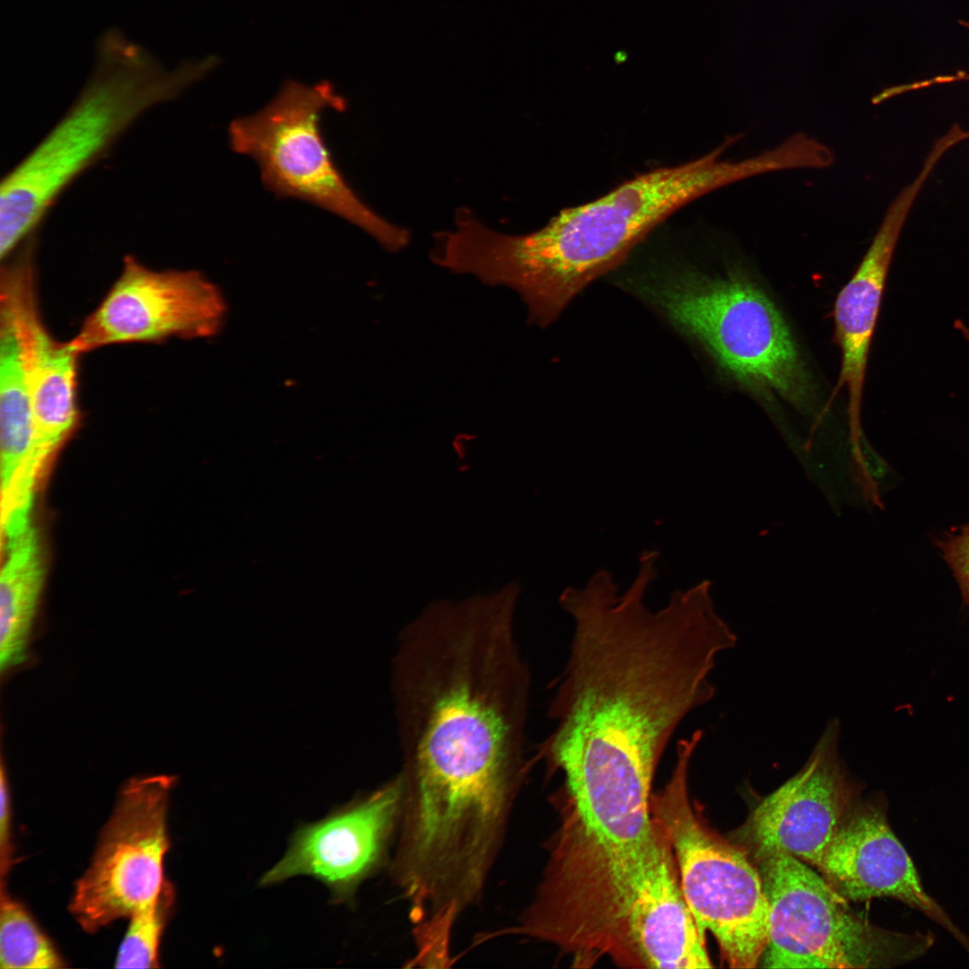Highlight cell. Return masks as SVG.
<instances>
[{"label": "cell", "instance_id": "2", "mask_svg": "<svg viewBox=\"0 0 969 969\" xmlns=\"http://www.w3.org/2000/svg\"><path fill=\"white\" fill-rule=\"evenodd\" d=\"M519 588L431 603L399 633L391 685L406 787L519 793L530 672L514 630Z\"/></svg>", "mask_w": 969, "mask_h": 969}, {"label": "cell", "instance_id": "17", "mask_svg": "<svg viewBox=\"0 0 969 969\" xmlns=\"http://www.w3.org/2000/svg\"><path fill=\"white\" fill-rule=\"evenodd\" d=\"M0 579L1 668L22 662L43 585L44 565L37 531L31 524L5 541Z\"/></svg>", "mask_w": 969, "mask_h": 969}, {"label": "cell", "instance_id": "16", "mask_svg": "<svg viewBox=\"0 0 969 969\" xmlns=\"http://www.w3.org/2000/svg\"><path fill=\"white\" fill-rule=\"evenodd\" d=\"M927 181L923 174L892 201L860 263L839 292L834 307L842 352L838 388H846L851 437L859 436L866 367L886 276L908 214Z\"/></svg>", "mask_w": 969, "mask_h": 969}, {"label": "cell", "instance_id": "22", "mask_svg": "<svg viewBox=\"0 0 969 969\" xmlns=\"http://www.w3.org/2000/svg\"><path fill=\"white\" fill-rule=\"evenodd\" d=\"M11 796L4 767L0 780V857L1 877L7 874L11 862Z\"/></svg>", "mask_w": 969, "mask_h": 969}, {"label": "cell", "instance_id": "8", "mask_svg": "<svg viewBox=\"0 0 969 969\" xmlns=\"http://www.w3.org/2000/svg\"><path fill=\"white\" fill-rule=\"evenodd\" d=\"M345 108L327 81L308 85L288 80L266 107L231 122V147L256 161L264 186L276 196L313 204L364 231L386 250L400 251L409 244L410 231L359 197L321 134L322 113Z\"/></svg>", "mask_w": 969, "mask_h": 969}, {"label": "cell", "instance_id": "10", "mask_svg": "<svg viewBox=\"0 0 969 969\" xmlns=\"http://www.w3.org/2000/svg\"><path fill=\"white\" fill-rule=\"evenodd\" d=\"M175 777L141 776L124 784L92 860L77 880L69 911L87 932L129 918L152 903L164 880L167 815Z\"/></svg>", "mask_w": 969, "mask_h": 969}, {"label": "cell", "instance_id": "18", "mask_svg": "<svg viewBox=\"0 0 969 969\" xmlns=\"http://www.w3.org/2000/svg\"><path fill=\"white\" fill-rule=\"evenodd\" d=\"M1 469L13 475L31 461V395L18 327L9 304L0 299Z\"/></svg>", "mask_w": 969, "mask_h": 969}, {"label": "cell", "instance_id": "1", "mask_svg": "<svg viewBox=\"0 0 969 969\" xmlns=\"http://www.w3.org/2000/svg\"><path fill=\"white\" fill-rule=\"evenodd\" d=\"M654 579L642 568L620 595L599 570L559 600L574 631L549 709L556 726L538 754L564 775L565 817L610 843H636L652 833L657 764L682 720L714 696L716 658L738 641L703 583L674 591L658 611L648 608Z\"/></svg>", "mask_w": 969, "mask_h": 969}, {"label": "cell", "instance_id": "13", "mask_svg": "<svg viewBox=\"0 0 969 969\" xmlns=\"http://www.w3.org/2000/svg\"><path fill=\"white\" fill-rule=\"evenodd\" d=\"M401 796L397 773L369 795L301 826L261 884L310 876L325 884L337 902L349 900L387 861L398 826Z\"/></svg>", "mask_w": 969, "mask_h": 969}, {"label": "cell", "instance_id": "4", "mask_svg": "<svg viewBox=\"0 0 969 969\" xmlns=\"http://www.w3.org/2000/svg\"><path fill=\"white\" fill-rule=\"evenodd\" d=\"M735 139L691 162L633 178L589 203L565 208L527 234L495 231L478 218L461 230V274L505 286L525 302L529 321L546 327L594 279L615 268L657 225L690 202L755 176L751 158L721 160Z\"/></svg>", "mask_w": 969, "mask_h": 969}, {"label": "cell", "instance_id": "20", "mask_svg": "<svg viewBox=\"0 0 969 969\" xmlns=\"http://www.w3.org/2000/svg\"><path fill=\"white\" fill-rule=\"evenodd\" d=\"M172 884L164 880L157 897L129 917V924L115 959L116 968H156L159 947L174 905Z\"/></svg>", "mask_w": 969, "mask_h": 969}, {"label": "cell", "instance_id": "23", "mask_svg": "<svg viewBox=\"0 0 969 969\" xmlns=\"http://www.w3.org/2000/svg\"><path fill=\"white\" fill-rule=\"evenodd\" d=\"M956 327L963 333L964 336L969 340V327L963 322H956Z\"/></svg>", "mask_w": 969, "mask_h": 969}, {"label": "cell", "instance_id": "9", "mask_svg": "<svg viewBox=\"0 0 969 969\" xmlns=\"http://www.w3.org/2000/svg\"><path fill=\"white\" fill-rule=\"evenodd\" d=\"M769 904L767 968H878L911 963L932 947V933H903L869 922L822 875L786 853L757 862Z\"/></svg>", "mask_w": 969, "mask_h": 969}, {"label": "cell", "instance_id": "5", "mask_svg": "<svg viewBox=\"0 0 969 969\" xmlns=\"http://www.w3.org/2000/svg\"><path fill=\"white\" fill-rule=\"evenodd\" d=\"M214 57L172 70L118 29L95 44V64L65 116L2 180L0 256L33 235L65 188L144 113L178 98L217 65Z\"/></svg>", "mask_w": 969, "mask_h": 969}, {"label": "cell", "instance_id": "11", "mask_svg": "<svg viewBox=\"0 0 969 969\" xmlns=\"http://www.w3.org/2000/svg\"><path fill=\"white\" fill-rule=\"evenodd\" d=\"M225 307L200 272L154 270L127 255L118 277L67 342L78 355L111 345L200 338L216 333Z\"/></svg>", "mask_w": 969, "mask_h": 969}, {"label": "cell", "instance_id": "7", "mask_svg": "<svg viewBox=\"0 0 969 969\" xmlns=\"http://www.w3.org/2000/svg\"><path fill=\"white\" fill-rule=\"evenodd\" d=\"M699 743L697 735L677 742L672 775L651 796V815L670 843L701 935H713L729 967L755 968L767 943L769 904L759 869L746 851L711 831L690 801L687 772Z\"/></svg>", "mask_w": 969, "mask_h": 969}, {"label": "cell", "instance_id": "19", "mask_svg": "<svg viewBox=\"0 0 969 969\" xmlns=\"http://www.w3.org/2000/svg\"><path fill=\"white\" fill-rule=\"evenodd\" d=\"M65 966L60 953L23 904L1 888L0 967L56 969Z\"/></svg>", "mask_w": 969, "mask_h": 969}, {"label": "cell", "instance_id": "3", "mask_svg": "<svg viewBox=\"0 0 969 969\" xmlns=\"http://www.w3.org/2000/svg\"><path fill=\"white\" fill-rule=\"evenodd\" d=\"M502 932L554 944L581 965L711 967L657 823L644 841L615 844L563 822L534 899Z\"/></svg>", "mask_w": 969, "mask_h": 969}, {"label": "cell", "instance_id": "21", "mask_svg": "<svg viewBox=\"0 0 969 969\" xmlns=\"http://www.w3.org/2000/svg\"><path fill=\"white\" fill-rule=\"evenodd\" d=\"M934 543L956 581L963 603L969 607V523L943 533Z\"/></svg>", "mask_w": 969, "mask_h": 969}, {"label": "cell", "instance_id": "14", "mask_svg": "<svg viewBox=\"0 0 969 969\" xmlns=\"http://www.w3.org/2000/svg\"><path fill=\"white\" fill-rule=\"evenodd\" d=\"M816 869L847 901H899L944 928L969 954V937L923 887L912 858L888 824L884 802H867L847 811Z\"/></svg>", "mask_w": 969, "mask_h": 969}, {"label": "cell", "instance_id": "12", "mask_svg": "<svg viewBox=\"0 0 969 969\" xmlns=\"http://www.w3.org/2000/svg\"><path fill=\"white\" fill-rule=\"evenodd\" d=\"M841 724L828 720L803 767L764 798L737 844L756 863L786 853L817 867L857 791L839 754Z\"/></svg>", "mask_w": 969, "mask_h": 969}, {"label": "cell", "instance_id": "15", "mask_svg": "<svg viewBox=\"0 0 969 969\" xmlns=\"http://www.w3.org/2000/svg\"><path fill=\"white\" fill-rule=\"evenodd\" d=\"M36 266L19 261L0 271V298L10 306L27 371L33 423V462L42 476L80 418L78 355L46 327L38 302Z\"/></svg>", "mask_w": 969, "mask_h": 969}, {"label": "cell", "instance_id": "6", "mask_svg": "<svg viewBox=\"0 0 969 969\" xmlns=\"http://www.w3.org/2000/svg\"><path fill=\"white\" fill-rule=\"evenodd\" d=\"M642 295L695 340L738 383L797 406L811 397L810 380L787 321L747 277L681 272L648 282Z\"/></svg>", "mask_w": 969, "mask_h": 969}]
</instances>
